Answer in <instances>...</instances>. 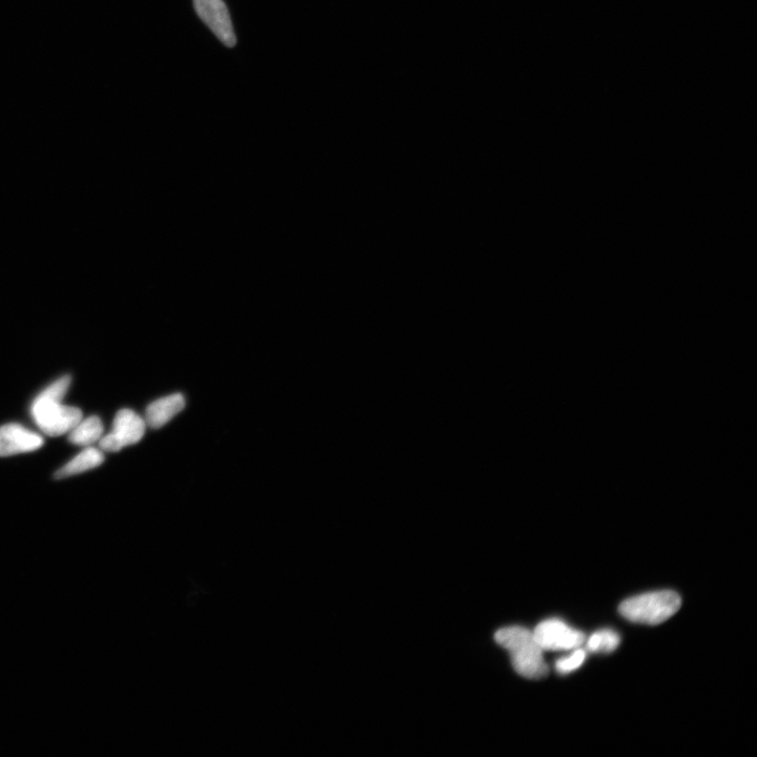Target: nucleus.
Returning a JSON list of instances; mask_svg holds the SVG:
<instances>
[{
  "mask_svg": "<svg viewBox=\"0 0 757 757\" xmlns=\"http://www.w3.org/2000/svg\"><path fill=\"white\" fill-rule=\"evenodd\" d=\"M496 642L509 652L511 664L523 678L542 680L548 675L544 650L533 631L524 627H505L496 632Z\"/></svg>",
  "mask_w": 757,
  "mask_h": 757,
  "instance_id": "obj_1",
  "label": "nucleus"
},
{
  "mask_svg": "<svg viewBox=\"0 0 757 757\" xmlns=\"http://www.w3.org/2000/svg\"><path fill=\"white\" fill-rule=\"evenodd\" d=\"M586 659V651L581 648L575 649L574 653L567 658L557 661L556 668L562 674L570 673L579 669Z\"/></svg>",
  "mask_w": 757,
  "mask_h": 757,
  "instance_id": "obj_12",
  "label": "nucleus"
},
{
  "mask_svg": "<svg viewBox=\"0 0 757 757\" xmlns=\"http://www.w3.org/2000/svg\"><path fill=\"white\" fill-rule=\"evenodd\" d=\"M621 643V638L616 631L600 630L593 633L587 641V648L591 652L610 653L615 651Z\"/></svg>",
  "mask_w": 757,
  "mask_h": 757,
  "instance_id": "obj_11",
  "label": "nucleus"
},
{
  "mask_svg": "<svg viewBox=\"0 0 757 757\" xmlns=\"http://www.w3.org/2000/svg\"><path fill=\"white\" fill-rule=\"evenodd\" d=\"M682 606L677 592L664 590L630 598L620 605L621 615L628 621L659 625L669 620Z\"/></svg>",
  "mask_w": 757,
  "mask_h": 757,
  "instance_id": "obj_2",
  "label": "nucleus"
},
{
  "mask_svg": "<svg viewBox=\"0 0 757 757\" xmlns=\"http://www.w3.org/2000/svg\"><path fill=\"white\" fill-rule=\"evenodd\" d=\"M533 632L537 642L544 651L577 649L586 640L585 634L582 631L572 628L558 619L540 623Z\"/></svg>",
  "mask_w": 757,
  "mask_h": 757,
  "instance_id": "obj_5",
  "label": "nucleus"
},
{
  "mask_svg": "<svg viewBox=\"0 0 757 757\" xmlns=\"http://www.w3.org/2000/svg\"><path fill=\"white\" fill-rule=\"evenodd\" d=\"M147 423L131 409H121L114 419L113 432L100 439L99 446L105 452L116 453L122 448L138 443L146 434Z\"/></svg>",
  "mask_w": 757,
  "mask_h": 757,
  "instance_id": "obj_4",
  "label": "nucleus"
},
{
  "mask_svg": "<svg viewBox=\"0 0 757 757\" xmlns=\"http://www.w3.org/2000/svg\"><path fill=\"white\" fill-rule=\"evenodd\" d=\"M105 461V456L99 449L87 447L55 474V479L60 480L71 476L83 474L87 470L100 466Z\"/></svg>",
  "mask_w": 757,
  "mask_h": 757,
  "instance_id": "obj_9",
  "label": "nucleus"
},
{
  "mask_svg": "<svg viewBox=\"0 0 757 757\" xmlns=\"http://www.w3.org/2000/svg\"><path fill=\"white\" fill-rule=\"evenodd\" d=\"M44 445V439L22 425L11 423L0 427V457L34 452Z\"/></svg>",
  "mask_w": 757,
  "mask_h": 757,
  "instance_id": "obj_7",
  "label": "nucleus"
},
{
  "mask_svg": "<svg viewBox=\"0 0 757 757\" xmlns=\"http://www.w3.org/2000/svg\"><path fill=\"white\" fill-rule=\"evenodd\" d=\"M184 406L186 400L180 394L158 399L148 406L145 421L154 429L160 428L177 416Z\"/></svg>",
  "mask_w": 757,
  "mask_h": 757,
  "instance_id": "obj_8",
  "label": "nucleus"
},
{
  "mask_svg": "<svg viewBox=\"0 0 757 757\" xmlns=\"http://www.w3.org/2000/svg\"><path fill=\"white\" fill-rule=\"evenodd\" d=\"M104 425L97 416L81 420L70 432L69 441L78 446H90L100 440Z\"/></svg>",
  "mask_w": 757,
  "mask_h": 757,
  "instance_id": "obj_10",
  "label": "nucleus"
},
{
  "mask_svg": "<svg viewBox=\"0 0 757 757\" xmlns=\"http://www.w3.org/2000/svg\"><path fill=\"white\" fill-rule=\"evenodd\" d=\"M31 413L36 425L47 436L66 435L83 420V412L77 407L66 406L61 401L40 394L33 402Z\"/></svg>",
  "mask_w": 757,
  "mask_h": 757,
  "instance_id": "obj_3",
  "label": "nucleus"
},
{
  "mask_svg": "<svg viewBox=\"0 0 757 757\" xmlns=\"http://www.w3.org/2000/svg\"><path fill=\"white\" fill-rule=\"evenodd\" d=\"M194 7L202 22L224 46L232 48L236 45L237 38L230 12L222 0H194Z\"/></svg>",
  "mask_w": 757,
  "mask_h": 757,
  "instance_id": "obj_6",
  "label": "nucleus"
}]
</instances>
